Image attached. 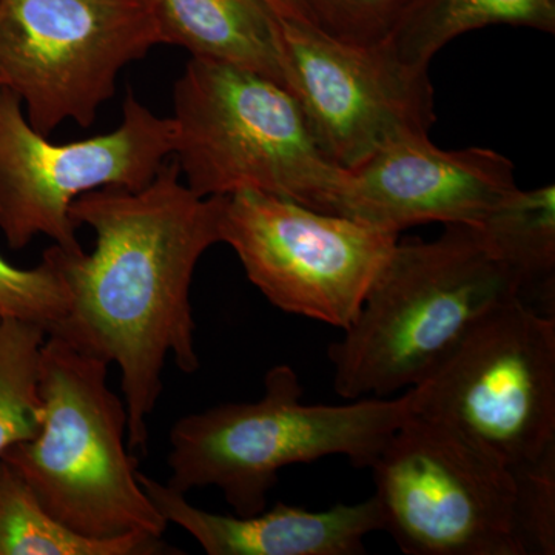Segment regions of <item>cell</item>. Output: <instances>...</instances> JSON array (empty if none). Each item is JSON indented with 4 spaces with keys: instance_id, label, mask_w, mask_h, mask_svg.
Listing matches in <instances>:
<instances>
[{
    "instance_id": "cell-10",
    "label": "cell",
    "mask_w": 555,
    "mask_h": 555,
    "mask_svg": "<svg viewBox=\"0 0 555 555\" xmlns=\"http://www.w3.org/2000/svg\"><path fill=\"white\" fill-rule=\"evenodd\" d=\"M221 243L270 305L349 327L400 235L254 190L224 196Z\"/></svg>"
},
{
    "instance_id": "cell-16",
    "label": "cell",
    "mask_w": 555,
    "mask_h": 555,
    "mask_svg": "<svg viewBox=\"0 0 555 555\" xmlns=\"http://www.w3.org/2000/svg\"><path fill=\"white\" fill-rule=\"evenodd\" d=\"M489 25L555 31V0H414L385 40L398 60L429 68L438 51Z\"/></svg>"
},
{
    "instance_id": "cell-20",
    "label": "cell",
    "mask_w": 555,
    "mask_h": 555,
    "mask_svg": "<svg viewBox=\"0 0 555 555\" xmlns=\"http://www.w3.org/2000/svg\"><path fill=\"white\" fill-rule=\"evenodd\" d=\"M514 526L521 555L555 554V449L514 467Z\"/></svg>"
},
{
    "instance_id": "cell-18",
    "label": "cell",
    "mask_w": 555,
    "mask_h": 555,
    "mask_svg": "<svg viewBox=\"0 0 555 555\" xmlns=\"http://www.w3.org/2000/svg\"><path fill=\"white\" fill-rule=\"evenodd\" d=\"M49 332L30 321L0 323V456L40 430V358Z\"/></svg>"
},
{
    "instance_id": "cell-22",
    "label": "cell",
    "mask_w": 555,
    "mask_h": 555,
    "mask_svg": "<svg viewBox=\"0 0 555 555\" xmlns=\"http://www.w3.org/2000/svg\"><path fill=\"white\" fill-rule=\"evenodd\" d=\"M264 2L268 3L270 9L273 10V13H275L278 17H281V20L308 22V24H312L302 0H264Z\"/></svg>"
},
{
    "instance_id": "cell-19",
    "label": "cell",
    "mask_w": 555,
    "mask_h": 555,
    "mask_svg": "<svg viewBox=\"0 0 555 555\" xmlns=\"http://www.w3.org/2000/svg\"><path fill=\"white\" fill-rule=\"evenodd\" d=\"M68 306V288L47 255L30 269L17 268L0 255V323L30 321L51 334L67 315Z\"/></svg>"
},
{
    "instance_id": "cell-6",
    "label": "cell",
    "mask_w": 555,
    "mask_h": 555,
    "mask_svg": "<svg viewBox=\"0 0 555 555\" xmlns=\"http://www.w3.org/2000/svg\"><path fill=\"white\" fill-rule=\"evenodd\" d=\"M406 393L412 414L454 427L511 469L539 459L555 449V317L507 299Z\"/></svg>"
},
{
    "instance_id": "cell-12",
    "label": "cell",
    "mask_w": 555,
    "mask_h": 555,
    "mask_svg": "<svg viewBox=\"0 0 555 555\" xmlns=\"http://www.w3.org/2000/svg\"><path fill=\"white\" fill-rule=\"evenodd\" d=\"M518 189L502 153L438 149L429 134H412L345 170L334 215L398 235L429 222L476 225Z\"/></svg>"
},
{
    "instance_id": "cell-11",
    "label": "cell",
    "mask_w": 555,
    "mask_h": 555,
    "mask_svg": "<svg viewBox=\"0 0 555 555\" xmlns=\"http://www.w3.org/2000/svg\"><path fill=\"white\" fill-rule=\"evenodd\" d=\"M278 25L287 90L339 169L398 139L429 134L437 119L429 68L404 64L385 42H346L308 22L278 17Z\"/></svg>"
},
{
    "instance_id": "cell-13",
    "label": "cell",
    "mask_w": 555,
    "mask_h": 555,
    "mask_svg": "<svg viewBox=\"0 0 555 555\" xmlns=\"http://www.w3.org/2000/svg\"><path fill=\"white\" fill-rule=\"evenodd\" d=\"M139 481L167 524L189 532L208 555H361L366 537L385 524L375 495L321 513L280 503L254 516H224L193 506L156 478L139 473Z\"/></svg>"
},
{
    "instance_id": "cell-14",
    "label": "cell",
    "mask_w": 555,
    "mask_h": 555,
    "mask_svg": "<svg viewBox=\"0 0 555 555\" xmlns=\"http://www.w3.org/2000/svg\"><path fill=\"white\" fill-rule=\"evenodd\" d=\"M160 43L286 87L278 16L264 0H147Z\"/></svg>"
},
{
    "instance_id": "cell-4",
    "label": "cell",
    "mask_w": 555,
    "mask_h": 555,
    "mask_svg": "<svg viewBox=\"0 0 555 555\" xmlns=\"http://www.w3.org/2000/svg\"><path fill=\"white\" fill-rule=\"evenodd\" d=\"M108 366L49 335L40 358L39 434L0 459L51 516L80 535L164 537L169 524L139 481L126 404L108 387Z\"/></svg>"
},
{
    "instance_id": "cell-8",
    "label": "cell",
    "mask_w": 555,
    "mask_h": 555,
    "mask_svg": "<svg viewBox=\"0 0 555 555\" xmlns=\"http://www.w3.org/2000/svg\"><path fill=\"white\" fill-rule=\"evenodd\" d=\"M156 46L147 0H0V89L43 137L93 126L119 73Z\"/></svg>"
},
{
    "instance_id": "cell-7",
    "label": "cell",
    "mask_w": 555,
    "mask_h": 555,
    "mask_svg": "<svg viewBox=\"0 0 555 555\" xmlns=\"http://www.w3.org/2000/svg\"><path fill=\"white\" fill-rule=\"evenodd\" d=\"M383 529L408 555H521L516 477L454 427L411 415L371 466Z\"/></svg>"
},
{
    "instance_id": "cell-1",
    "label": "cell",
    "mask_w": 555,
    "mask_h": 555,
    "mask_svg": "<svg viewBox=\"0 0 555 555\" xmlns=\"http://www.w3.org/2000/svg\"><path fill=\"white\" fill-rule=\"evenodd\" d=\"M224 196L201 198L166 160L144 189L102 188L69 208L96 235L91 254L43 251L68 288L67 315L49 335L118 364L131 452H147L149 416L169 357L184 374L201 363L190 288L199 259L221 243Z\"/></svg>"
},
{
    "instance_id": "cell-15",
    "label": "cell",
    "mask_w": 555,
    "mask_h": 555,
    "mask_svg": "<svg viewBox=\"0 0 555 555\" xmlns=\"http://www.w3.org/2000/svg\"><path fill=\"white\" fill-rule=\"evenodd\" d=\"M517 284L518 299L555 317V188L518 189L474 225Z\"/></svg>"
},
{
    "instance_id": "cell-5",
    "label": "cell",
    "mask_w": 555,
    "mask_h": 555,
    "mask_svg": "<svg viewBox=\"0 0 555 555\" xmlns=\"http://www.w3.org/2000/svg\"><path fill=\"white\" fill-rule=\"evenodd\" d=\"M177 163L201 198L254 190L334 215L345 170L275 80L192 57L175 82Z\"/></svg>"
},
{
    "instance_id": "cell-3",
    "label": "cell",
    "mask_w": 555,
    "mask_h": 555,
    "mask_svg": "<svg viewBox=\"0 0 555 555\" xmlns=\"http://www.w3.org/2000/svg\"><path fill=\"white\" fill-rule=\"evenodd\" d=\"M298 374L288 364L270 367L257 401L224 403L179 418L170 430L167 485L182 494L214 486L236 516L268 506L278 474L343 455L371 467L389 437L411 415L404 392L396 400L302 403Z\"/></svg>"
},
{
    "instance_id": "cell-17",
    "label": "cell",
    "mask_w": 555,
    "mask_h": 555,
    "mask_svg": "<svg viewBox=\"0 0 555 555\" xmlns=\"http://www.w3.org/2000/svg\"><path fill=\"white\" fill-rule=\"evenodd\" d=\"M179 554L163 537L129 534L98 540L51 516L21 474L0 459V555Z\"/></svg>"
},
{
    "instance_id": "cell-9",
    "label": "cell",
    "mask_w": 555,
    "mask_h": 555,
    "mask_svg": "<svg viewBox=\"0 0 555 555\" xmlns=\"http://www.w3.org/2000/svg\"><path fill=\"white\" fill-rule=\"evenodd\" d=\"M177 126L127 90L115 131L54 144L38 133L20 96L0 89V232L13 250L38 235L65 251H82L69 215L83 193L102 188L144 189L177 150Z\"/></svg>"
},
{
    "instance_id": "cell-2",
    "label": "cell",
    "mask_w": 555,
    "mask_h": 555,
    "mask_svg": "<svg viewBox=\"0 0 555 555\" xmlns=\"http://www.w3.org/2000/svg\"><path fill=\"white\" fill-rule=\"evenodd\" d=\"M518 298L517 284L474 225L447 224L433 241H400L353 323L328 347L335 392L390 396L425 379L488 310Z\"/></svg>"
},
{
    "instance_id": "cell-21",
    "label": "cell",
    "mask_w": 555,
    "mask_h": 555,
    "mask_svg": "<svg viewBox=\"0 0 555 555\" xmlns=\"http://www.w3.org/2000/svg\"><path fill=\"white\" fill-rule=\"evenodd\" d=\"M414 0H302L310 21L332 38L375 46L385 42Z\"/></svg>"
}]
</instances>
